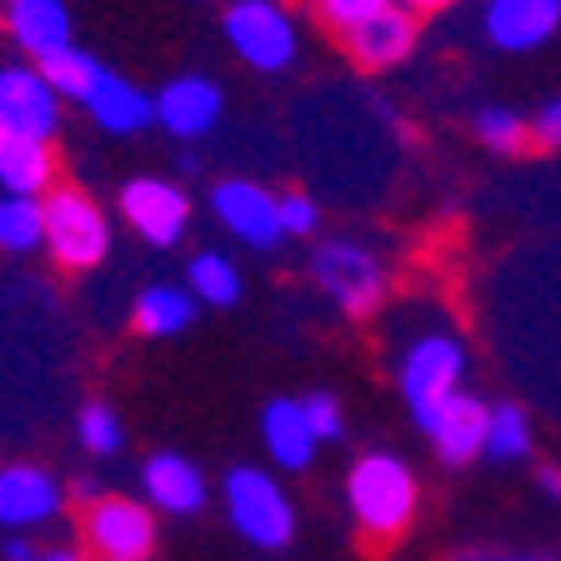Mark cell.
<instances>
[{
	"label": "cell",
	"mask_w": 561,
	"mask_h": 561,
	"mask_svg": "<svg viewBox=\"0 0 561 561\" xmlns=\"http://www.w3.org/2000/svg\"><path fill=\"white\" fill-rule=\"evenodd\" d=\"M461 371H467V346H461L451 331H426V336H416L401 351L397 386H401V397H407L411 416H416V426L432 416L446 397L461 391Z\"/></svg>",
	"instance_id": "8992f818"
},
{
	"label": "cell",
	"mask_w": 561,
	"mask_h": 561,
	"mask_svg": "<svg viewBox=\"0 0 561 561\" xmlns=\"http://www.w3.org/2000/svg\"><path fill=\"white\" fill-rule=\"evenodd\" d=\"M81 537L95 561H151L156 551V512L136 496L101 491L81 512Z\"/></svg>",
	"instance_id": "52a82bcc"
},
{
	"label": "cell",
	"mask_w": 561,
	"mask_h": 561,
	"mask_svg": "<svg viewBox=\"0 0 561 561\" xmlns=\"http://www.w3.org/2000/svg\"><path fill=\"white\" fill-rule=\"evenodd\" d=\"M121 216L146 245L171 251L191 231V196L165 175H130L121 186Z\"/></svg>",
	"instance_id": "9c48e42d"
},
{
	"label": "cell",
	"mask_w": 561,
	"mask_h": 561,
	"mask_svg": "<svg viewBox=\"0 0 561 561\" xmlns=\"http://www.w3.org/2000/svg\"><path fill=\"white\" fill-rule=\"evenodd\" d=\"M46 256L60 271H95L111 256V221L85 191L76 186H56L46 201Z\"/></svg>",
	"instance_id": "5b68a950"
},
{
	"label": "cell",
	"mask_w": 561,
	"mask_h": 561,
	"mask_svg": "<svg viewBox=\"0 0 561 561\" xmlns=\"http://www.w3.org/2000/svg\"><path fill=\"white\" fill-rule=\"evenodd\" d=\"M0 191L46 201L56 191V151H50V140L0 130Z\"/></svg>",
	"instance_id": "ac0fdd59"
},
{
	"label": "cell",
	"mask_w": 561,
	"mask_h": 561,
	"mask_svg": "<svg viewBox=\"0 0 561 561\" xmlns=\"http://www.w3.org/2000/svg\"><path fill=\"white\" fill-rule=\"evenodd\" d=\"M531 451V421H526V411L516 407V401H496V407L486 411V446H481V456H491V461H516V456Z\"/></svg>",
	"instance_id": "d4e9b609"
},
{
	"label": "cell",
	"mask_w": 561,
	"mask_h": 561,
	"mask_svg": "<svg viewBox=\"0 0 561 561\" xmlns=\"http://www.w3.org/2000/svg\"><path fill=\"white\" fill-rule=\"evenodd\" d=\"M221 111H226V95L210 76H175V81H165L156 91V126L171 140H181V146L210 136L221 126Z\"/></svg>",
	"instance_id": "8fae6325"
},
{
	"label": "cell",
	"mask_w": 561,
	"mask_h": 561,
	"mask_svg": "<svg viewBox=\"0 0 561 561\" xmlns=\"http://www.w3.org/2000/svg\"><path fill=\"white\" fill-rule=\"evenodd\" d=\"M5 31H11L15 50L25 60L56 56V50L76 46V25H70V5L66 0H11L5 5Z\"/></svg>",
	"instance_id": "9a60e30c"
},
{
	"label": "cell",
	"mask_w": 561,
	"mask_h": 561,
	"mask_svg": "<svg viewBox=\"0 0 561 561\" xmlns=\"http://www.w3.org/2000/svg\"><path fill=\"white\" fill-rule=\"evenodd\" d=\"M85 116L105 130V136H136V130L156 126V95H146L136 81L105 70L95 91L85 95Z\"/></svg>",
	"instance_id": "d6986e66"
},
{
	"label": "cell",
	"mask_w": 561,
	"mask_h": 561,
	"mask_svg": "<svg viewBox=\"0 0 561 561\" xmlns=\"http://www.w3.org/2000/svg\"><path fill=\"white\" fill-rule=\"evenodd\" d=\"M537 481H541V491H547V496H561V471L557 467H541Z\"/></svg>",
	"instance_id": "e575fe53"
},
{
	"label": "cell",
	"mask_w": 561,
	"mask_h": 561,
	"mask_svg": "<svg viewBox=\"0 0 561 561\" xmlns=\"http://www.w3.org/2000/svg\"><path fill=\"white\" fill-rule=\"evenodd\" d=\"M60 111H66V101L41 76L35 60L0 66V130H21V136L50 140L60 130Z\"/></svg>",
	"instance_id": "30bf717a"
},
{
	"label": "cell",
	"mask_w": 561,
	"mask_h": 561,
	"mask_svg": "<svg viewBox=\"0 0 561 561\" xmlns=\"http://www.w3.org/2000/svg\"><path fill=\"white\" fill-rule=\"evenodd\" d=\"M301 411H306V421H311L316 442H341V436H346V416H341V401L331 397V391L301 397Z\"/></svg>",
	"instance_id": "83f0119b"
},
{
	"label": "cell",
	"mask_w": 561,
	"mask_h": 561,
	"mask_svg": "<svg viewBox=\"0 0 561 561\" xmlns=\"http://www.w3.org/2000/svg\"><path fill=\"white\" fill-rule=\"evenodd\" d=\"M76 436H81V446L91 456H116L126 446V426L105 401H85L81 416H76Z\"/></svg>",
	"instance_id": "4316f807"
},
{
	"label": "cell",
	"mask_w": 561,
	"mask_h": 561,
	"mask_svg": "<svg viewBox=\"0 0 561 561\" xmlns=\"http://www.w3.org/2000/svg\"><path fill=\"white\" fill-rule=\"evenodd\" d=\"M261 446H266V456L280 471H306L311 467V456H316L321 442H316L301 401H291V397H271L266 401V411H261Z\"/></svg>",
	"instance_id": "ffe728a7"
},
{
	"label": "cell",
	"mask_w": 561,
	"mask_h": 561,
	"mask_svg": "<svg viewBox=\"0 0 561 561\" xmlns=\"http://www.w3.org/2000/svg\"><path fill=\"white\" fill-rule=\"evenodd\" d=\"M221 35L231 56L261 76L291 70L296 50H301V25L280 0H231L221 15Z\"/></svg>",
	"instance_id": "3957f363"
},
{
	"label": "cell",
	"mask_w": 561,
	"mask_h": 561,
	"mask_svg": "<svg viewBox=\"0 0 561 561\" xmlns=\"http://www.w3.org/2000/svg\"><path fill=\"white\" fill-rule=\"evenodd\" d=\"M140 486H146V506L161 516H196L206 506V481L181 451H156L140 467Z\"/></svg>",
	"instance_id": "e0dca14e"
},
{
	"label": "cell",
	"mask_w": 561,
	"mask_h": 561,
	"mask_svg": "<svg viewBox=\"0 0 561 561\" xmlns=\"http://www.w3.org/2000/svg\"><path fill=\"white\" fill-rule=\"evenodd\" d=\"M486 411L491 407H481L477 397L456 391V397H446L432 416L421 421V432L432 436L436 456L446 467H467L471 456H481V446H486Z\"/></svg>",
	"instance_id": "2e32d148"
},
{
	"label": "cell",
	"mask_w": 561,
	"mask_h": 561,
	"mask_svg": "<svg viewBox=\"0 0 561 561\" xmlns=\"http://www.w3.org/2000/svg\"><path fill=\"white\" fill-rule=\"evenodd\" d=\"M46 245V206L31 196H5L0 191V251L5 256H25Z\"/></svg>",
	"instance_id": "603a6c76"
},
{
	"label": "cell",
	"mask_w": 561,
	"mask_h": 561,
	"mask_svg": "<svg viewBox=\"0 0 561 561\" xmlns=\"http://www.w3.org/2000/svg\"><path fill=\"white\" fill-rule=\"evenodd\" d=\"M456 561H551V557H537V551H486V547H467L456 551Z\"/></svg>",
	"instance_id": "1f68e13d"
},
{
	"label": "cell",
	"mask_w": 561,
	"mask_h": 561,
	"mask_svg": "<svg viewBox=\"0 0 561 561\" xmlns=\"http://www.w3.org/2000/svg\"><path fill=\"white\" fill-rule=\"evenodd\" d=\"M35 557H41V551H35L25 537H11V541H5V561H35Z\"/></svg>",
	"instance_id": "d6a6232c"
},
{
	"label": "cell",
	"mask_w": 561,
	"mask_h": 561,
	"mask_svg": "<svg viewBox=\"0 0 561 561\" xmlns=\"http://www.w3.org/2000/svg\"><path fill=\"white\" fill-rule=\"evenodd\" d=\"M346 35V56L356 60V66H366V70H391V66H401V60L416 50V35H421V25H416V15L407 11V5H381L376 15H366L362 25H351V31H341Z\"/></svg>",
	"instance_id": "4fadbf2b"
},
{
	"label": "cell",
	"mask_w": 561,
	"mask_h": 561,
	"mask_svg": "<svg viewBox=\"0 0 561 561\" xmlns=\"http://www.w3.org/2000/svg\"><path fill=\"white\" fill-rule=\"evenodd\" d=\"M321 5V21L336 25V31H351V25H362L366 15H376L381 5H391V0H316Z\"/></svg>",
	"instance_id": "f546056e"
},
{
	"label": "cell",
	"mask_w": 561,
	"mask_h": 561,
	"mask_svg": "<svg viewBox=\"0 0 561 561\" xmlns=\"http://www.w3.org/2000/svg\"><path fill=\"white\" fill-rule=\"evenodd\" d=\"M221 502H226V522L236 526V537L251 541V547L280 551L296 537V506L271 471L236 467L221 486Z\"/></svg>",
	"instance_id": "277c9868"
},
{
	"label": "cell",
	"mask_w": 561,
	"mask_h": 561,
	"mask_svg": "<svg viewBox=\"0 0 561 561\" xmlns=\"http://www.w3.org/2000/svg\"><path fill=\"white\" fill-rule=\"evenodd\" d=\"M41 76H46L50 85H56V95L60 101H76V105H85V95L95 91V81L105 76V66L91 56V50H81V46H66V50H56V56H46L41 60Z\"/></svg>",
	"instance_id": "cb8c5ba5"
},
{
	"label": "cell",
	"mask_w": 561,
	"mask_h": 561,
	"mask_svg": "<svg viewBox=\"0 0 561 561\" xmlns=\"http://www.w3.org/2000/svg\"><path fill=\"white\" fill-rule=\"evenodd\" d=\"M397 5H407L411 15H432V11H446V5H456V0H397Z\"/></svg>",
	"instance_id": "836d02e7"
},
{
	"label": "cell",
	"mask_w": 561,
	"mask_h": 561,
	"mask_svg": "<svg viewBox=\"0 0 561 561\" xmlns=\"http://www.w3.org/2000/svg\"><path fill=\"white\" fill-rule=\"evenodd\" d=\"M60 502H66V491L46 467H35V461L0 467V526H11V531L46 526L60 512Z\"/></svg>",
	"instance_id": "5bb4252c"
},
{
	"label": "cell",
	"mask_w": 561,
	"mask_h": 561,
	"mask_svg": "<svg viewBox=\"0 0 561 561\" xmlns=\"http://www.w3.org/2000/svg\"><path fill=\"white\" fill-rule=\"evenodd\" d=\"M471 136L496 156H516L531 140V121L522 111H512V105H481L477 116H471Z\"/></svg>",
	"instance_id": "484cf974"
},
{
	"label": "cell",
	"mask_w": 561,
	"mask_h": 561,
	"mask_svg": "<svg viewBox=\"0 0 561 561\" xmlns=\"http://www.w3.org/2000/svg\"><path fill=\"white\" fill-rule=\"evenodd\" d=\"M280 231L291 236V241L316 236L321 231V206H316L306 191H286V196H280Z\"/></svg>",
	"instance_id": "f1b7e54d"
},
{
	"label": "cell",
	"mask_w": 561,
	"mask_h": 561,
	"mask_svg": "<svg viewBox=\"0 0 561 561\" xmlns=\"http://www.w3.org/2000/svg\"><path fill=\"white\" fill-rule=\"evenodd\" d=\"M5 5H11V0H5Z\"/></svg>",
	"instance_id": "8d00e7d4"
},
{
	"label": "cell",
	"mask_w": 561,
	"mask_h": 561,
	"mask_svg": "<svg viewBox=\"0 0 561 561\" xmlns=\"http://www.w3.org/2000/svg\"><path fill=\"white\" fill-rule=\"evenodd\" d=\"M35 561H91V557H81V551H70V547H56V551H41Z\"/></svg>",
	"instance_id": "d590c367"
},
{
	"label": "cell",
	"mask_w": 561,
	"mask_h": 561,
	"mask_svg": "<svg viewBox=\"0 0 561 561\" xmlns=\"http://www.w3.org/2000/svg\"><path fill=\"white\" fill-rule=\"evenodd\" d=\"M196 311H201V301L191 296V286L156 280V286H146V291L136 296V306H130V327H136L140 336L165 341V336H181V331L196 327Z\"/></svg>",
	"instance_id": "44dd1931"
},
{
	"label": "cell",
	"mask_w": 561,
	"mask_h": 561,
	"mask_svg": "<svg viewBox=\"0 0 561 561\" xmlns=\"http://www.w3.org/2000/svg\"><path fill=\"white\" fill-rule=\"evenodd\" d=\"M311 280L321 286L331 306L351 321H366V316L381 311L386 291H391V271L376 256L366 241H351V236H331V241H316L311 251Z\"/></svg>",
	"instance_id": "7a4b0ae2"
},
{
	"label": "cell",
	"mask_w": 561,
	"mask_h": 561,
	"mask_svg": "<svg viewBox=\"0 0 561 561\" xmlns=\"http://www.w3.org/2000/svg\"><path fill=\"white\" fill-rule=\"evenodd\" d=\"M531 146H541V151H561V95L541 101V111L531 116Z\"/></svg>",
	"instance_id": "4dcf8cb0"
},
{
	"label": "cell",
	"mask_w": 561,
	"mask_h": 561,
	"mask_svg": "<svg viewBox=\"0 0 561 561\" xmlns=\"http://www.w3.org/2000/svg\"><path fill=\"white\" fill-rule=\"evenodd\" d=\"M346 506L356 516V531L371 541H397L416 516V477L401 456L366 451L346 471Z\"/></svg>",
	"instance_id": "6da1fadb"
},
{
	"label": "cell",
	"mask_w": 561,
	"mask_h": 561,
	"mask_svg": "<svg viewBox=\"0 0 561 561\" xmlns=\"http://www.w3.org/2000/svg\"><path fill=\"white\" fill-rule=\"evenodd\" d=\"M186 280L201 306L226 311V306L241 301V271H236V261L226 256V251H196V256L186 261Z\"/></svg>",
	"instance_id": "7402d4cb"
},
{
	"label": "cell",
	"mask_w": 561,
	"mask_h": 561,
	"mask_svg": "<svg viewBox=\"0 0 561 561\" xmlns=\"http://www.w3.org/2000/svg\"><path fill=\"white\" fill-rule=\"evenodd\" d=\"M210 216L231 241L251 245V251H276L286 241L280 231V196L261 181H245V175H221L206 196Z\"/></svg>",
	"instance_id": "ba28073f"
},
{
	"label": "cell",
	"mask_w": 561,
	"mask_h": 561,
	"mask_svg": "<svg viewBox=\"0 0 561 561\" xmlns=\"http://www.w3.org/2000/svg\"><path fill=\"white\" fill-rule=\"evenodd\" d=\"M481 31L506 56H531L561 31V0H486Z\"/></svg>",
	"instance_id": "7c38bea8"
}]
</instances>
